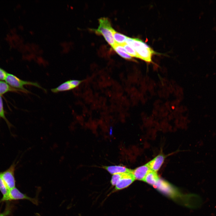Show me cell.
Returning <instances> with one entry per match:
<instances>
[{
    "label": "cell",
    "mask_w": 216,
    "mask_h": 216,
    "mask_svg": "<svg viewBox=\"0 0 216 216\" xmlns=\"http://www.w3.org/2000/svg\"><path fill=\"white\" fill-rule=\"evenodd\" d=\"M126 43L135 50L139 58L148 63L152 62V56L156 52L141 40L127 37Z\"/></svg>",
    "instance_id": "1"
},
{
    "label": "cell",
    "mask_w": 216,
    "mask_h": 216,
    "mask_svg": "<svg viewBox=\"0 0 216 216\" xmlns=\"http://www.w3.org/2000/svg\"><path fill=\"white\" fill-rule=\"evenodd\" d=\"M99 25L97 29H92L96 34L103 35L105 40L112 47L116 43L114 39L112 27L110 22L107 18L102 17L98 19Z\"/></svg>",
    "instance_id": "2"
},
{
    "label": "cell",
    "mask_w": 216,
    "mask_h": 216,
    "mask_svg": "<svg viewBox=\"0 0 216 216\" xmlns=\"http://www.w3.org/2000/svg\"><path fill=\"white\" fill-rule=\"evenodd\" d=\"M5 81L11 87L17 88L24 92L27 93L29 92L25 88L24 86L29 85L34 86L41 89L45 91L46 89L42 87L39 84L36 82L26 81L22 80L18 78L15 76L10 74L8 73Z\"/></svg>",
    "instance_id": "3"
},
{
    "label": "cell",
    "mask_w": 216,
    "mask_h": 216,
    "mask_svg": "<svg viewBox=\"0 0 216 216\" xmlns=\"http://www.w3.org/2000/svg\"><path fill=\"white\" fill-rule=\"evenodd\" d=\"M21 200H28L34 204H38L37 199L30 197L22 193L16 187L9 190L7 194L3 196L0 200V202Z\"/></svg>",
    "instance_id": "4"
},
{
    "label": "cell",
    "mask_w": 216,
    "mask_h": 216,
    "mask_svg": "<svg viewBox=\"0 0 216 216\" xmlns=\"http://www.w3.org/2000/svg\"><path fill=\"white\" fill-rule=\"evenodd\" d=\"M16 165L14 162L7 170L0 172L2 177L9 190L15 187L14 173Z\"/></svg>",
    "instance_id": "5"
},
{
    "label": "cell",
    "mask_w": 216,
    "mask_h": 216,
    "mask_svg": "<svg viewBox=\"0 0 216 216\" xmlns=\"http://www.w3.org/2000/svg\"><path fill=\"white\" fill-rule=\"evenodd\" d=\"M132 172L133 170L130 172L123 173L122 178L115 185V191L124 189L134 182L135 179Z\"/></svg>",
    "instance_id": "6"
},
{
    "label": "cell",
    "mask_w": 216,
    "mask_h": 216,
    "mask_svg": "<svg viewBox=\"0 0 216 216\" xmlns=\"http://www.w3.org/2000/svg\"><path fill=\"white\" fill-rule=\"evenodd\" d=\"M82 81L77 80H70L66 81L56 88H52L51 91L53 93L66 91L72 89L78 86Z\"/></svg>",
    "instance_id": "7"
},
{
    "label": "cell",
    "mask_w": 216,
    "mask_h": 216,
    "mask_svg": "<svg viewBox=\"0 0 216 216\" xmlns=\"http://www.w3.org/2000/svg\"><path fill=\"white\" fill-rule=\"evenodd\" d=\"M153 186L161 192L170 196L173 195L175 193L174 189L170 184L166 181L160 178Z\"/></svg>",
    "instance_id": "8"
},
{
    "label": "cell",
    "mask_w": 216,
    "mask_h": 216,
    "mask_svg": "<svg viewBox=\"0 0 216 216\" xmlns=\"http://www.w3.org/2000/svg\"><path fill=\"white\" fill-rule=\"evenodd\" d=\"M151 170L147 163L133 170L132 172L135 179L143 181L147 174Z\"/></svg>",
    "instance_id": "9"
},
{
    "label": "cell",
    "mask_w": 216,
    "mask_h": 216,
    "mask_svg": "<svg viewBox=\"0 0 216 216\" xmlns=\"http://www.w3.org/2000/svg\"><path fill=\"white\" fill-rule=\"evenodd\" d=\"M164 158L163 155L160 154L147 163L151 170L157 172L162 165Z\"/></svg>",
    "instance_id": "10"
},
{
    "label": "cell",
    "mask_w": 216,
    "mask_h": 216,
    "mask_svg": "<svg viewBox=\"0 0 216 216\" xmlns=\"http://www.w3.org/2000/svg\"><path fill=\"white\" fill-rule=\"evenodd\" d=\"M103 168L112 174L122 173L130 172L132 170L121 166H103Z\"/></svg>",
    "instance_id": "11"
},
{
    "label": "cell",
    "mask_w": 216,
    "mask_h": 216,
    "mask_svg": "<svg viewBox=\"0 0 216 216\" xmlns=\"http://www.w3.org/2000/svg\"><path fill=\"white\" fill-rule=\"evenodd\" d=\"M159 179L157 172L151 170L147 174L143 181L154 186Z\"/></svg>",
    "instance_id": "12"
},
{
    "label": "cell",
    "mask_w": 216,
    "mask_h": 216,
    "mask_svg": "<svg viewBox=\"0 0 216 216\" xmlns=\"http://www.w3.org/2000/svg\"><path fill=\"white\" fill-rule=\"evenodd\" d=\"M112 48L122 58L128 60L135 61L133 57L127 52L122 46L116 43Z\"/></svg>",
    "instance_id": "13"
},
{
    "label": "cell",
    "mask_w": 216,
    "mask_h": 216,
    "mask_svg": "<svg viewBox=\"0 0 216 216\" xmlns=\"http://www.w3.org/2000/svg\"><path fill=\"white\" fill-rule=\"evenodd\" d=\"M113 37L115 43L122 46L126 43L127 37L122 34L119 33L113 29L112 31Z\"/></svg>",
    "instance_id": "14"
},
{
    "label": "cell",
    "mask_w": 216,
    "mask_h": 216,
    "mask_svg": "<svg viewBox=\"0 0 216 216\" xmlns=\"http://www.w3.org/2000/svg\"><path fill=\"white\" fill-rule=\"evenodd\" d=\"M17 91L20 90L11 87L5 82L0 81V95L8 92Z\"/></svg>",
    "instance_id": "15"
},
{
    "label": "cell",
    "mask_w": 216,
    "mask_h": 216,
    "mask_svg": "<svg viewBox=\"0 0 216 216\" xmlns=\"http://www.w3.org/2000/svg\"><path fill=\"white\" fill-rule=\"evenodd\" d=\"M0 118L3 119L5 121L8 127L10 128L12 125L9 122L5 116L3 108V101L1 95H0Z\"/></svg>",
    "instance_id": "16"
},
{
    "label": "cell",
    "mask_w": 216,
    "mask_h": 216,
    "mask_svg": "<svg viewBox=\"0 0 216 216\" xmlns=\"http://www.w3.org/2000/svg\"><path fill=\"white\" fill-rule=\"evenodd\" d=\"M122 46L124 47L127 52L131 56L139 58V56L135 50L126 43Z\"/></svg>",
    "instance_id": "17"
},
{
    "label": "cell",
    "mask_w": 216,
    "mask_h": 216,
    "mask_svg": "<svg viewBox=\"0 0 216 216\" xmlns=\"http://www.w3.org/2000/svg\"><path fill=\"white\" fill-rule=\"evenodd\" d=\"M0 191L3 195V196H5L8 193L9 190L7 188L2 177L0 172Z\"/></svg>",
    "instance_id": "18"
},
{
    "label": "cell",
    "mask_w": 216,
    "mask_h": 216,
    "mask_svg": "<svg viewBox=\"0 0 216 216\" xmlns=\"http://www.w3.org/2000/svg\"><path fill=\"white\" fill-rule=\"evenodd\" d=\"M123 173L113 175L111 180V183L112 186H115L122 177Z\"/></svg>",
    "instance_id": "19"
},
{
    "label": "cell",
    "mask_w": 216,
    "mask_h": 216,
    "mask_svg": "<svg viewBox=\"0 0 216 216\" xmlns=\"http://www.w3.org/2000/svg\"><path fill=\"white\" fill-rule=\"evenodd\" d=\"M8 73L5 71L0 68V80H5Z\"/></svg>",
    "instance_id": "20"
},
{
    "label": "cell",
    "mask_w": 216,
    "mask_h": 216,
    "mask_svg": "<svg viewBox=\"0 0 216 216\" xmlns=\"http://www.w3.org/2000/svg\"><path fill=\"white\" fill-rule=\"evenodd\" d=\"M7 206L5 211L2 213L0 212V216H7L10 214V206L9 207H8L9 206Z\"/></svg>",
    "instance_id": "21"
},
{
    "label": "cell",
    "mask_w": 216,
    "mask_h": 216,
    "mask_svg": "<svg viewBox=\"0 0 216 216\" xmlns=\"http://www.w3.org/2000/svg\"><path fill=\"white\" fill-rule=\"evenodd\" d=\"M36 216H40V215L38 213H37L36 214Z\"/></svg>",
    "instance_id": "22"
}]
</instances>
